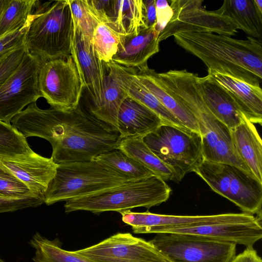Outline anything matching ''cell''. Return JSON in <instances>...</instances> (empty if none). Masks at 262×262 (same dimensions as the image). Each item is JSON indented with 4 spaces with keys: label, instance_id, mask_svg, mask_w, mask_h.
Here are the masks:
<instances>
[{
    "label": "cell",
    "instance_id": "obj_38",
    "mask_svg": "<svg viewBox=\"0 0 262 262\" xmlns=\"http://www.w3.org/2000/svg\"><path fill=\"white\" fill-rule=\"evenodd\" d=\"M27 51L24 45L13 51L0 63V87L20 65Z\"/></svg>",
    "mask_w": 262,
    "mask_h": 262
},
{
    "label": "cell",
    "instance_id": "obj_20",
    "mask_svg": "<svg viewBox=\"0 0 262 262\" xmlns=\"http://www.w3.org/2000/svg\"><path fill=\"white\" fill-rule=\"evenodd\" d=\"M198 82L203 99L213 116L232 130L246 118L227 91L210 73Z\"/></svg>",
    "mask_w": 262,
    "mask_h": 262
},
{
    "label": "cell",
    "instance_id": "obj_3",
    "mask_svg": "<svg viewBox=\"0 0 262 262\" xmlns=\"http://www.w3.org/2000/svg\"><path fill=\"white\" fill-rule=\"evenodd\" d=\"M74 31L72 12L68 0L37 1L25 39L30 54L43 61L71 55Z\"/></svg>",
    "mask_w": 262,
    "mask_h": 262
},
{
    "label": "cell",
    "instance_id": "obj_16",
    "mask_svg": "<svg viewBox=\"0 0 262 262\" xmlns=\"http://www.w3.org/2000/svg\"><path fill=\"white\" fill-rule=\"evenodd\" d=\"M58 164L33 150L13 157L0 158V167L24 183L35 195L44 197Z\"/></svg>",
    "mask_w": 262,
    "mask_h": 262
},
{
    "label": "cell",
    "instance_id": "obj_14",
    "mask_svg": "<svg viewBox=\"0 0 262 262\" xmlns=\"http://www.w3.org/2000/svg\"><path fill=\"white\" fill-rule=\"evenodd\" d=\"M120 213L122 221L130 226L133 232L136 234L164 233L172 229L245 220L253 216L245 213L188 216L159 214L148 211L136 212L126 210Z\"/></svg>",
    "mask_w": 262,
    "mask_h": 262
},
{
    "label": "cell",
    "instance_id": "obj_27",
    "mask_svg": "<svg viewBox=\"0 0 262 262\" xmlns=\"http://www.w3.org/2000/svg\"><path fill=\"white\" fill-rule=\"evenodd\" d=\"M117 149L120 150L136 160L154 176L164 180L172 181L173 174L143 142L141 137H129L121 139Z\"/></svg>",
    "mask_w": 262,
    "mask_h": 262
},
{
    "label": "cell",
    "instance_id": "obj_36",
    "mask_svg": "<svg viewBox=\"0 0 262 262\" xmlns=\"http://www.w3.org/2000/svg\"><path fill=\"white\" fill-rule=\"evenodd\" d=\"M31 15L21 28L0 38V63L13 51L24 45Z\"/></svg>",
    "mask_w": 262,
    "mask_h": 262
},
{
    "label": "cell",
    "instance_id": "obj_32",
    "mask_svg": "<svg viewBox=\"0 0 262 262\" xmlns=\"http://www.w3.org/2000/svg\"><path fill=\"white\" fill-rule=\"evenodd\" d=\"M121 35L110 25L100 23L96 28L91 43L100 60L104 63L112 61L118 50Z\"/></svg>",
    "mask_w": 262,
    "mask_h": 262
},
{
    "label": "cell",
    "instance_id": "obj_23",
    "mask_svg": "<svg viewBox=\"0 0 262 262\" xmlns=\"http://www.w3.org/2000/svg\"><path fill=\"white\" fill-rule=\"evenodd\" d=\"M136 76L141 83L185 127L200 133L197 119L181 101L162 85L158 73L148 66L137 69Z\"/></svg>",
    "mask_w": 262,
    "mask_h": 262
},
{
    "label": "cell",
    "instance_id": "obj_39",
    "mask_svg": "<svg viewBox=\"0 0 262 262\" xmlns=\"http://www.w3.org/2000/svg\"><path fill=\"white\" fill-rule=\"evenodd\" d=\"M156 8L157 22L155 29L159 35L170 20L173 12L169 4L166 0L156 1Z\"/></svg>",
    "mask_w": 262,
    "mask_h": 262
},
{
    "label": "cell",
    "instance_id": "obj_11",
    "mask_svg": "<svg viewBox=\"0 0 262 262\" xmlns=\"http://www.w3.org/2000/svg\"><path fill=\"white\" fill-rule=\"evenodd\" d=\"M169 2L173 14L158 35L159 42L181 32H210L230 36L237 32V26L229 18L216 10L203 9L202 1L171 0Z\"/></svg>",
    "mask_w": 262,
    "mask_h": 262
},
{
    "label": "cell",
    "instance_id": "obj_9",
    "mask_svg": "<svg viewBox=\"0 0 262 262\" xmlns=\"http://www.w3.org/2000/svg\"><path fill=\"white\" fill-rule=\"evenodd\" d=\"M38 84L41 97L51 107L71 112L79 106L83 87L71 55L43 61L38 72Z\"/></svg>",
    "mask_w": 262,
    "mask_h": 262
},
{
    "label": "cell",
    "instance_id": "obj_5",
    "mask_svg": "<svg viewBox=\"0 0 262 262\" xmlns=\"http://www.w3.org/2000/svg\"><path fill=\"white\" fill-rule=\"evenodd\" d=\"M128 182L101 162L92 160L58 165L44 195L51 205L94 193Z\"/></svg>",
    "mask_w": 262,
    "mask_h": 262
},
{
    "label": "cell",
    "instance_id": "obj_40",
    "mask_svg": "<svg viewBox=\"0 0 262 262\" xmlns=\"http://www.w3.org/2000/svg\"><path fill=\"white\" fill-rule=\"evenodd\" d=\"M142 4L144 27L155 26L157 22L156 0H142Z\"/></svg>",
    "mask_w": 262,
    "mask_h": 262
},
{
    "label": "cell",
    "instance_id": "obj_31",
    "mask_svg": "<svg viewBox=\"0 0 262 262\" xmlns=\"http://www.w3.org/2000/svg\"><path fill=\"white\" fill-rule=\"evenodd\" d=\"M37 2L8 0L0 16V38L24 26L33 13Z\"/></svg>",
    "mask_w": 262,
    "mask_h": 262
},
{
    "label": "cell",
    "instance_id": "obj_25",
    "mask_svg": "<svg viewBox=\"0 0 262 262\" xmlns=\"http://www.w3.org/2000/svg\"><path fill=\"white\" fill-rule=\"evenodd\" d=\"M216 10L229 18L238 29L261 40L262 13L257 9L254 0H225Z\"/></svg>",
    "mask_w": 262,
    "mask_h": 262
},
{
    "label": "cell",
    "instance_id": "obj_30",
    "mask_svg": "<svg viewBox=\"0 0 262 262\" xmlns=\"http://www.w3.org/2000/svg\"><path fill=\"white\" fill-rule=\"evenodd\" d=\"M94 159L105 164L128 181L143 180L154 176L136 160L118 149L103 153Z\"/></svg>",
    "mask_w": 262,
    "mask_h": 262
},
{
    "label": "cell",
    "instance_id": "obj_41",
    "mask_svg": "<svg viewBox=\"0 0 262 262\" xmlns=\"http://www.w3.org/2000/svg\"><path fill=\"white\" fill-rule=\"evenodd\" d=\"M230 262H262V260L253 247H250L235 255Z\"/></svg>",
    "mask_w": 262,
    "mask_h": 262
},
{
    "label": "cell",
    "instance_id": "obj_43",
    "mask_svg": "<svg viewBox=\"0 0 262 262\" xmlns=\"http://www.w3.org/2000/svg\"><path fill=\"white\" fill-rule=\"evenodd\" d=\"M8 0H0V16L2 14L4 8L8 3Z\"/></svg>",
    "mask_w": 262,
    "mask_h": 262
},
{
    "label": "cell",
    "instance_id": "obj_24",
    "mask_svg": "<svg viewBox=\"0 0 262 262\" xmlns=\"http://www.w3.org/2000/svg\"><path fill=\"white\" fill-rule=\"evenodd\" d=\"M230 131L238 156L254 177L262 182V143L255 125L245 119Z\"/></svg>",
    "mask_w": 262,
    "mask_h": 262
},
{
    "label": "cell",
    "instance_id": "obj_17",
    "mask_svg": "<svg viewBox=\"0 0 262 262\" xmlns=\"http://www.w3.org/2000/svg\"><path fill=\"white\" fill-rule=\"evenodd\" d=\"M164 233H187L253 247L262 237L261 216L197 227L169 230Z\"/></svg>",
    "mask_w": 262,
    "mask_h": 262
},
{
    "label": "cell",
    "instance_id": "obj_44",
    "mask_svg": "<svg viewBox=\"0 0 262 262\" xmlns=\"http://www.w3.org/2000/svg\"><path fill=\"white\" fill-rule=\"evenodd\" d=\"M0 262H6L0 257Z\"/></svg>",
    "mask_w": 262,
    "mask_h": 262
},
{
    "label": "cell",
    "instance_id": "obj_7",
    "mask_svg": "<svg viewBox=\"0 0 262 262\" xmlns=\"http://www.w3.org/2000/svg\"><path fill=\"white\" fill-rule=\"evenodd\" d=\"M194 172L243 213L261 216L262 182L236 166L204 160Z\"/></svg>",
    "mask_w": 262,
    "mask_h": 262
},
{
    "label": "cell",
    "instance_id": "obj_18",
    "mask_svg": "<svg viewBox=\"0 0 262 262\" xmlns=\"http://www.w3.org/2000/svg\"><path fill=\"white\" fill-rule=\"evenodd\" d=\"M105 77L101 101L90 113L97 120L117 132V117L120 106L128 96L123 86L124 76L132 68L113 61L104 63Z\"/></svg>",
    "mask_w": 262,
    "mask_h": 262
},
{
    "label": "cell",
    "instance_id": "obj_28",
    "mask_svg": "<svg viewBox=\"0 0 262 262\" xmlns=\"http://www.w3.org/2000/svg\"><path fill=\"white\" fill-rule=\"evenodd\" d=\"M137 71V69L132 68L123 78V86L127 96L155 112L165 124L186 127L141 83L136 76Z\"/></svg>",
    "mask_w": 262,
    "mask_h": 262
},
{
    "label": "cell",
    "instance_id": "obj_26",
    "mask_svg": "<svg viewBox=\"0 0 262 262\" xmlns=\"http://www.w3.org/2000/svg\"><path fill=\"white\" fill-rule=\"evenodd\" d=\"M108 25L121 36L138 34L145 28L142 0H113Z\"/></svg>",
    "mask_w": 262,
    "mask_h": 262
},
{
    "label": "cell",
    "instance_id": "obj_12",
    "mask_svg": "<svg viewBox=\"0 0 262 262\" xmlns=\"http://www.w3.org/2000/svg\"><path fill=\"white\" fill-rule=\"evenodd\" d=\"M43 61L27 51L21 63L0 87V120L10 123L23 108L41 97L38 76Z\"/></svg>",
    "mask_w": 262,
    "mask_h": 262
},
{
    "label": "cell",
    "instance_id": "obj_13",
    "mask_svg": "<svg viewBox=\"0 0 262 262\" xmlns=\"http://www.w3.org/2000/svg\"><path fill=\"white\" fill-rule=\"evenodd\" d=\"M74 252L92 262H170L150 241L129 233H117Z\"/></svg>",
    "mask_w": 262,
    "mask_h": 262
},
{
    "label": "cell",
    "instance_id": "obj_15",
    "mask_svg": "<svg viewBox=\"0 0 262 262\" xmlns=\"http://www.w3.org/2000/svg\"><path fill=\"white\" fill-rule=\"evenodd\" d=\"M71 55L83 87L89 94L91 100L90 110L95 108L102 99L105 77L104 63L97 56L92 43L83 37L74 24Z\"/></svg>",
    "mask_w": 262,
    "mask_h": 262
},
{
    "label": "cell",
    "instance_id": "obj_21",
    "mask_svg": "<svg viewBox=\"0 0 262 262\" xmlns=\"http://www.w3.org/2000/svg\"><path fill=\"white\" fill-rule=\"evenodd\" d=\"M163 123L155 112L128 96L119 109L117 130L121 139L143 138Z\"/></svg>",
    "mask_w": 262,
    "mask_h": 262
},
{
    "label": "cell",
    "instance_id": "obj_1",
    "mask_svg": "<svg viewBox=\"0 0 262 262\" xmlns=\"http://www.w3.org/2000/svg\"><path fill=\"white\" fill-rule=\"evenodd\" d=\"M26 139H46L52 147L51 158L59 165L85 162L117 149L119 133L78 106L71 112L40 108L33 102L11 120Z\"/></svg>",
    "mask_w": 262,
    "mask_h": 262
},
{
    "label": "cell",
    "instance_id": "obj_6",
    "mask_svg": "<svg viewBox=\"0 0 262 262\" xmlns=\"http://www.w3.org/2000/svg\"><path fill=\"white\" fill-rule=\"evenodd\" d=\"M142 139L170 169L176 183L194 172L204 160L200 133L187 127L163 123Z\"/></svg>",
    "mask_w": 262,
    "mask_h": 262
},
{
    "label": "cell",
    "instance_id": "obj_4",
    "mask_svg": "<svg viewBox=\"0 0 262 262\" xmlns=\"http://www.w3.org/2000/svg\"><path fill=\"white\" fill-rule=\"evenodd\" d=\"M171 192L165 181L153 176L67 201L64 207L67 213L86 211L95 214L106 211L120 213L141 207L149 209L166 202Z\"/></svg>",
    "mask_w": 262,
    "mask_h": 262
},
{
    "label": "cell",
    "instance_id": "obj_29",
    "mask_svg": "<svg viewBox=\"0 0 262 262\" xmlns=\"http://www.w3.org/2000/svg\"><path fill=\"white\" fill-rule=\"evenodd\" d=\"M29 244L35 249L33 262H92L74 251L62 249L58 238L50 240L37 232Z\"/></svg>",
    "mask_w": 262,
    "mask_h": 262
},
{
    "label": "cell",
    "instance_id": "obj_42",
    "mask_svg": "<svg viewBox=\"0 0 262 262\" xmlns=\"http://www.w3.org/2000/svg\"><path fill=\"white\" fill-rule=\"evenodd\" d=\"M254 2L257 9L262 13V0H254Z\"/></svg>",
    "mask_w": 262,
    "mask_h": 262
},
{
    "label": "cell",
    "instance_id": "obj_33",
    "mask_svg": "<svg viewBox=\"0 0 262 262\" xmlns=\"http://www.w3.org/2000/svg\"><path fill=\"white\" fill-rule=\"evenodd\" d=\"M32 150L26 139L10 123L0 120V158L13 157Z\"/></svg>",
    "mask_w": 262,
    "mask_h": 262
},
{
    "label": "cell",
    "instance_id": "obj_34",
    "mask_svg": "<svg viewBox=\"0 0 262 262\" xmlns=\"http://www.w3.org/2000/svg\"><path fill=\"white\" fill-rule=\"evenodd\" d=\"M73 23L83 37L91 42L94 31L101 23L92 12L87 0H68Z\"/></svg>",
    "mask_w": 262,
    "mask_h": 262
},
{
    "label": "cell",
    "instance_id": "obj_35",
    "mask_svg": "<svg viewBox=\"0 0 262 262\" xmlns=\"http://www.w3.org/2000/svg\"><path fill=\"white\" fill-rule=\"evenodd\" d=\"M32 195H37L16 177L0 167V196L16 198Z\"/></svg>",
    "mask_w": 262,
    "mask_h": 262
},
{
    "label": "cell",
    "instance_id": "obj_19",
    "mask_svg": "<svg viewBox=\"0 0 262 262\" xmlns=\"http://www.w3.org/2000/svg\"><path fill=\"white\" fill-rule=\"evenodd\" d=\"M158 33L155 26L141 28L137 34L121 36L112 61L139 69L147 66L148 60L159 51Z\"/></svg>",
    "mask_w": 262,
    "mask_h": 262
},
{
    "label": "cell",
    "instance_id": "obj_37",
    "mask_svg": "<svg viewBox=\"0 0 262 262\" xmlns=\"http://www.w3.org/2000/svg\"><path fill=\"white\" fill-rule=\"evenodd\" d=\"M44 203V197L32 195L24 197L0 196V213L36 207Z\"/></svg>",
    "mask_w": 262,
    "mask_h": 262
},
{
    "label": "cell",
    "instance_id": "obj_22",
    "mask_svg": "<svg viewBox=\"0 0 262 262\" xmlns=\"http://www.w3.org/2000/svg\"><path fill=\"white\" fill-rule=\"evenodd\" d=\"M227 91L246 118L252 123H262V90L232 76L210 72Z\"/></svg>",
    "mask_w": 262,
    "mask_h": 262
},
{
    "label": "cell",
    "instance_id": "obj_8",
    "mask_svg": "<svg viewBox=\"0 0 262 262\" xmlns=\"http://www.w3.org/2000/svg\"><path fill=\"white\" fill-rule=\"evenodd\" d=\"M150 242L170 262H230L236 244L203 236L160 233Z\"/></svg>",
    "mask_w": 262,
    "mask_h": 262
},
{
    "label": "cell",
    "instance_id": "obj_10",
    "mask_svg": "<svg viewBox=\"0 0 262 262\" xmlns=\"http://www.w3.org/2000/svg\"><path fill=\"white\" fill-rule=\"evenodd\" d=\"M187 105L198 120L204 160L230 164L253 174L236 151L230 130L210 112L202 96H192Z\"/></svg>",
    "mask_w": 262,
    "mask_h": 262
},
{
    "label": "cell",
    "instance_id": "obj_2",
    "mask_svg": "<svg viewBox=\"0 0 262 262\" xmlns=\"http://www.w3.org/2000/svg\"><path fill=\"white\" fill-rule=\"evenodd\" d=\"M176 43L201 59L208 72L227 75L260 86L262 43L248 36L237 39L210 32H185L173 35Z\"/></svg>",
    "mask_w": 262,
    "mask_h": 262
}]
</instances>
